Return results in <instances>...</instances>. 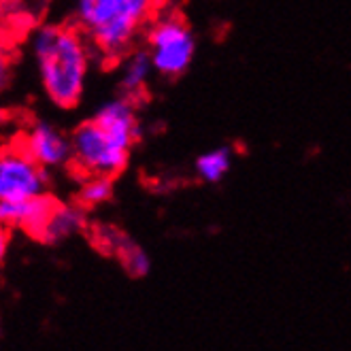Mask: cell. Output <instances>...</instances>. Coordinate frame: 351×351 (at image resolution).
Masks as SVG:
<instances>
[{"instance_id": "6da1fadb", "label": "cell", "mask_w": 351, "mask_h": 351, "mask_svg": "<svg viewBox=\"0 0 351 351\" xmlns=\"http://www.w3.org/2000/svg\"><path fill=\"white\" fill-rule=\"evenodd\" d=\"M32 60L45 96L60 109H73L84 98L92 71V47L75 26L47 24L30 38Z\"/></svg>"}, {"instance_id": "7a4b0ae2", "label": "cell", "mask_w": 351, "mask_h": 351, "mask_svg": "<svg viewBox=\"0 0 351 351\" xmlns=\"http://www.w3.org/2000/svg\"><path fill=\"white\" fill-rule=\"evenodd\" d=\"M156 5L158 0H73L71 17L92 51L119 60L134 47Z\"/></svg>"}, {"instance_id": "3957f363", "label": "cell", "mask_w": 351, "mask_h": 351, "mask_svg": "<svg viewBox=\"0 0 351 351\" xmlns=\"http://www.w3.org/2000/svg\"><path fill=\"white\" fill-rule=\"evenodd\" d=\"M132 145L134 141L88 119L71 136V160L88 175L113 177L126 169Z\"/></svg>"}, {"instance_id": "277c9868", "label": "cell", "mask_w": 351, "mask_h": 351, "mask_svg": "<svg viewBox=\"0 0 351 351\" xmlns=\"http://www.w3.org/2000/svg\"><path fill=\"white\" fill-rule=\"evenodd\" d=\"M145 51L152 60L154 73L162 77H179L192 64L196 38L183 19L164 15L149 26Z\"/></svg>"}, {"instance_id": "5b68a950", "label": "cell", "mask_w": 351, "mask_h": 351, "mask_svg": "<svg viewBox=\"0 0 351 351\" xmlns=\"http://www.w3.org/2000/svg\"><path fill=\"white\" fill-rule=\"evenodd\" d=\"M49 175L26 154L22 145L0 149V202L47 194Z\"/></svg>"}, {"instance_id": "8992f818", "label": "cell", "mask_w": 351, "mask_h": 351, "mask_svg": "<svg viewBox=\"0 0 351 351\" xmlns=\"http://www.w3.org/2000/svg\"><path fill=\"white\" fill-rule=\"evenodd\" d=\"M19 145L45 171L62 169L71 162V136L49 121H36L30 126Z\"/></svg>"}, {"instance_id": "52a82bcc", "label": "cell", "mask_w": 351, "mask_h": 351, "mask_svg": "<svg viewBox=\"0 0 351 351\" xmlns=\"http://www.w3.org/2000/svg\"><path fill=\"white\" fill-rule=\"evenodd\" d=\"M53 206L56 202L47 194L24 198V200L0 202V226H5L7 230L19 228V230H26L38 237Z\"/></svg>"}, {"instance_id": "ba28073f", "label": "cell", "mask_w": 351, "mask_h": 351, "mask_svg": "<svg viewBox=\"0 0 351 351\" xmlns=\"http://www.w3.org/2000/svg\"><path fill=\"white\" fill-rule=\"evenodd\" d=\"M92 119L98 121L100 126H105L134 143L138 138V132H141L138 117H136V109L132 105V100L128 96H117V98L102 102Z\"/></svg>"}, {"instance_id": "9c48e42d", "label": "cell", "mask_w": 351, "mask_h": 351, "mask_svg": "<svg viewBox=\"0 0 351 351\" xmlns=\"http://www.w3.org/2000/svg\"><path fill=\"white\" fill-rule=\"evenodd\" d=\"M84 223H86V215L79 206L56 204L43 226V230L38 232V237L45 243L56 245V243H62V241L75 237L77 232H81Z\"/></svg>"}, {"instance_id": "30bf717a", "label": "cell", "mask_w": 351, "mask_h": 351, "mask_svg": "<svg viewBox=\"0 0 351 351\" xmlns=\"http://www.w3.org/2000/svg\"><path fill=\"white\" fill-rule=\"evenodd\" d=\"M121 66H119V88L123 94H136L138 90L145 88L149 81L154 66L152 60L145 49H130L128 53H123L121 58Z\"/></svg>"}, {"instance_id": "8fae6325", "label": "cell", "mask_w": 351, "mask_h": 351, "mask_svg": "<svg viewBox=\"0 0 351 351\" xmlns=\"http://www.w3.org/2000/svg\"><path fill=\"white\" fill-rule=\"evenodd\" d=\"M196 175L206 183H219L232 169V154L228 147H215L204 152L196 160Z\"/></svg>"}, {"instance_id": "7c38bea8", "label": "cell", "mask_w": 351, "mask_h": 351, "mask_svg": "<svg viewBox=\"0 0 351 351\" xmlns=\"http://www.w3.org/2000/svg\"><path fill=\"white\" fill-rule=\"evenodd\" d=\"M111 196H113V183H111V177H96V175H90V179H86L84 183H81L79 202H84L86 206L105 204Z\"/></svg>"}, {"instance_id": "4fadbf2b", "label": "cell", "mask_w": 351, "mask_h": 351, "mask_svg": "<svg viewBox=\"0 0 351 351\" xmlns=\"http://www.w3.org/2000/svg\"><path fill=\"white\" fill-rule=\"evenodd\" d=\"M121 258H123V266L128 268V273L132 277H145L149 273L152 260H149V256L145 252L141 250V247H134V245L123 247Z\"/></svg>"}, {"instance_id": "5bb4252c", "label": "cell", "mask_w": 351, "mask_h": 351, "mask_svg": "<svg viewBox=\"0 0 351 351\" xmlns=\"http://www.w3.org/2000/svg\"><path fill=\"white\" fill-rule=\"evenodd\" d=\"M11 81V64H9V56H7V49L3 45V40H0V90H5Z\"/></svg>"}, {"instance_id": "9a60e30c", "label": "cell", "mask_w": 351, "mask_h": 351, "mask_svg": "<svg viewBox=\"0 0 351 351\" xmlns=\"http://www.w3.org/2000/svg\"><path fill=\"white\" fill-rule=\"evenodd\" d=\"M7 250H9V230L5 226H0V264L7 258Z\"/></svg>"}, {"instance_id": "2e32d148", "label": "cell", "mask_w": 351, "mask_h": 351, "mask_svg": "<svg viewBox=\"0 0 351 351\" xmlns=\"http://www.w3.org/2000/svg\"><path fill=\"white\" fill-rule=\"evenodd\" d=\"M5 121H7V113H5L3 109H0V126H3Z\"/></svg>"}]
</instances>
